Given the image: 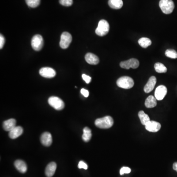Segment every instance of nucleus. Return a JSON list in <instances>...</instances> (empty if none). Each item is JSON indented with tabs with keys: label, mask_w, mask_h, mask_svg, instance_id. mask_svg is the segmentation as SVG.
Segmentation results:
<instances>
[{
	"label": "nucleus",
	"mask_w": 177,
	"mask_h": 177,
	"mask_svg": "<svg viewBox=\"0 0 177 177\" xmlns=\"http://www.w3.org/2000/svg\"><path fill=\"white\" fill-rule=\"evenodd\" d=\"M145 128L150 132H156L161 128V124L158 122L154 121H150L145 124Z\"/></svg>",
	"instance_id": "1a4fd4ad"
},
{
	"label": "nucleus",
	"mask_w": 177,
	"mask_h": 177,
	"mask_svg": "<svg viewBox=\"0 0 177 177\" xmlns=\"http://www.w3.org/2000/svg\"><path fill=\"white\" fill-rule=\"evenodd\" d=\"M31 45L35 51L40 50L43 45V39L42 36L39 35L34 36L32 39Z\"/></svg>",
	"instance_id": "423d86ee"
},
{
	"label": "nucleus",
	"mask_w": 177,
	"mask_h": 177,
	"mask_svg": "<svg viewBox=\"0 0 177 177\" xmlns=\"http://www.w3.org/2000/svg\"><path fill=\"white\" fill-rule=\"evenodd\" d=\"M131 172V168L128 167H123L121 169L120 173L121 175H123L124 174H128Z\"/></svg>",
	"instance_id": "cd10ccee"
},
{
	"label": "nucleus",
	"mask_w": 177,
	"mask_h": 177,
	"mask_svg": "<svg viewBox=\"0 0 177 177\" xmlns=\"http://www.w3.org/2000/svg\"><path fill=\"white\" fill-rule=\"evenodd\" d=\"M94 124L99 128L108 129L112 127L114 124V121L111 117L107 116L103 118L97 119L95 121Z\"/></svg>",
	"instance_id": "f257e3e1"
},
{
	"label": "nucleus",
	"mask_w": 177,
	"mask_h": 177,
	"mask_svg": "<svg viewBox=\"0 0 177 177\" xmlns=\"http://www.w3.org/2000/svg\"><path fill=\"white\" fill-rule=\"evenodd\" d=\"M57 168V164L54 162H52L47 166L45 169V175L47 177H52L54 175Z\"/></svg>",
	"instance_id": "4468645a"
},
{
	"label": "nucleus",
	"mask_w": 177,
	"mask_h": 177,
	"mask_svg": "<svg viewBox=\"0 0 177 177\" xmlns=\"http://www.w3.org/2000/svg\"><path fill=\"white\" fill-rule=\"evenodd\" d=\"M78 167V168H79V169L83 168L85 170H87L88 169V165H87V164L85 162H84L83 161H80L79 162Z\"/></svg>",
	"instance_id": "c85d7f7f"
},
{
	"label": "nucleus",
	"mask_w": 177,
	"mask_h": 177,
	"mask_svg": "<svg viewBox=\"0 0 177 177\" xmlns=\"http://www.w3.org/2000/svg\"><path fill=\"white\" fill-rule=\"evenodd\" d=\"M14 166L17 170L19 171L21 173H25L27 172V166L26 163L23 160H16L14 162Z\"/></svg>",
	"instance_id": "a211bd4d"
},
{
	"label": "nucleus",
	"mask_w": 177,
	"mask_h": 177,
	"mask_svg": "<svg viewBox=\"0 0 177 177\" xmlns=\"http://www.w3.org/2000/svg\"><path fill=\"white\" fill-rule=\"evenodd\" d=\"M159 5L162 12L166 14L172 13L175 7L174 4L172 0H160Z\"/></svg>",
	"instance_id": "f03ea898"
},
{
	"label": "nucleus",
	"mask_w": 177,
	"mask_h": 177,
	"mask_svg": "<svg viewBox=\"0 0 177 177\" xmlns=\"http://www.w3.org/2000/svg\"><path fill=\"white\" fill-rule=\"evenodd\" d=\"M39 74L43 77L51 78L56 75V72L51 67H43L39 70Z\"/></svg>",
	"instance_id": "9d476101"
},
{
	"label": "nucleus",
	"mask_w": 177,
	"mask_h": 177,
	"mask_svg": "<svg viewBox=\"0 0 177 177\" xmlns=\"http://www.w3.org/2000/svg\"><path fill=\"white\" fill-rule=\"evenodd\" d=\"M48 101L49 104L56 110H62L65 107V104L61 98L56 97H49Z\"/></svg>",
	"instance_id": "39448f33"
},
{
	"label": "nucleus",
	"mask_w": 177,
	"mask_h": 177,
	"mask_svg": "<svg viewBox=\"0 0 177 177\" xmlns=\"http://www.w3.org/2000/svg\"><path fill=\"white\" fill-rule=\"evenodd\" d=\"M138 43L143 48H147L151 44V41L150 39L147 38H142L138 40Z\"/></svg>",
	"instance_id": "5701e85b"
},
{
	"label": "nucleus",
	"mask_w": 177,
	"mask_h": 177,
	"mask_svg": "<svg viewBox=\"0 0 177 177\" xmlns=\"http://www.w3.org/2000/svg\"><path fill=\"white\" fill-rule=\"evenodd\" d=\"M173 168L174 170L176 171L177 172V162H175L173 165Z\"/></svg>",
	"instance_id": "473e14b6"
},
{
	"label": "nucleus",
	"mask_w": 177,
	"mask_h": 177,
	"mask_svg": "<svg viewBox=\"0 0 177 177\" xmlns=\"http://www.w3.org/2000/svg\"><path fill=\"white\" fill-rule=\"evenodd\" d=\"M108 5L113 9H120L123 7V2L122 0H109Z\"/></svg>",
	"instance_id": "6ab92c4d"
},
{
	"label": "nucleus",
	"mask_w": 177,
	"mask_h": 177,
	"mask_svg": "<svg viewBox=\"0 0 177 177\" xmlns=\"http://www.w3.org/2000/svg\"><path fill=\"white\" fill-rule=\"evenodd\" d=\"M5 43V39L3 35H1L0 36V48L1 49L3 48Z\"/></svg>",
	"instance_id": "7c9ffc66"
},
{
	"label": "nucleus",
	"mask_w": 177,
	"mask_h": 177,
	"mask_svg": "<svg viewBox=\"0 0 177 177\" xmlns=\"http://www.w3.org/2000/svg\"><path fill=\"white\" fill-rule=\"evenodd\" d=\"M16 120L14 119H9L3 123V128L7 131H10L13 129L16 126Z\"/></svg>",
	"instance_id": "f3484780"
},
{
	"label": "nucleus",
	"mask_w": 177,
	"mask_h": 177,
	"mask_svg": "<svg viewBox=\"0 0 177 177\" xmlns=\"http://www.w3.org/2000/svg\"><path fill=\"white\" fill-rule=\"evenodd\" d=\"M85 58L86 62L90 65H97L100 62L99 58L97 56L94 54L93 53H87V54L86 55Z\"/></svg>",
	"instance_id": "dca6fc26"
},
{
	"label": "nucleus",
	"mask_w": 177,
	"mask_h": 177,
	"mask_svg": "<svg viewBox=\"0 0 177 177\" xmlns=\"http://www.w3.org/2000/svg\"><path fill=\"white\" fill-rule=\"evenodd\" d=\"M156 83V78L155 77H151L150 78L144 88V90L146 93H149L154 89Z\"/></svg>",
	"instance_id": "ddd939ff"
},
{
	"label": "nucleus",
	"mask_w": 177,
	"mask_h": 177,
	"mask_svg": "<svg viewBox=\"0 0 177 177\" xmlns=\"http://www.w3.org/2000/svg\"><path fill=\"white\" fill-rule=\"evenodd\" d=\"M82 77L83 80L86 82V83H87V84H89V83H90V82L91 81V80H92V78L88 76V75H86L85 74H83L82 75Z\"/></svg>",
	"instance_id": "c756f323"
},
{
	"label": "nucleus",
	"mask_w": 177,
	"mask_h": 177,
	"mask_svg": "<svg viewBox=\"0 0 177 177\" xmlns=\"http://www.w3.org/2000/svg\"><path fill=\"white\" fill-rule=\"evenodd\" d=\"M72 36L68 32H63L61 36V40L60 42V45L63 49H66L70 46L72 41Z\"/></svg>",
	"instance_id": "0eeeda50"
},
{
	"label": "nucleus",
	"mask_w": 177,
	"mask_h": 177,
	"mask_svg": "<svg viewBox=\"0 0 177 177\" xmlns=\"http://www.w3.org/2000/svg\"><path fill=\"white\" fill-rule=\"evenodd\" d=\"M121 67L123 69L128 70L130 68L132 69H137L139 66V62L136 59L132 58L127 60V61H123L120 63Z\"/></svg>",
	"instance_id": "6e6552de"
},
{
	"label": "nucleus",
	"mask_w": 177,
	"mask_h": 177,
	"mask_svg": "<svg viewBox=\"0 0 177 177\" xmlns=\"http://www.w3.org/2000/svg\"><path fill=\"white\" fill-rule=\"evenodd\" d=\"M92 131L88 127H85L83 129V134L82 135V139L86 142H88L92 138Z\"/></svg>",
	"instance_id": "412c9836"
},
{
	"label": "nucleus",
	"mask_w": 177,
	"mask_h": 177,
	"mask_svg": "<svg viewBox=\"0 0 177 177\" xmlns=\"http://www.w3.org/2000/svg\"><path fill=\"white\" fill-rule=\"evenodd\" d=\"M80 92L84 97H87L89 96V92L87 90L85 89H82Z\"/></svg>",
	"instance_id": "2f4dec72"
},
{
	"label": "nucleus",
	"mask_w": 177,
	"mask_h": 177,
	"mask_svg": "<svg viewBox=\"0 0 177 177\" xmlns=\"http://www.w3.org/2000/svg\"><path fill=\"white\" fill-rule=\"evenodd\" d=\"M40 141L43 145L46 147H49L52 143V135L49 132H44L41 135Z\"/></svg>",
	"instance_id": "f8f14e48"
},
{
	"label": "nucleus",
	"mask_w": 177,
	"mask_h": 177,
	"mask_svg": "<svg viewBox=\"0 0 177 177\" xmlns=\"http://www.w3.org/2000/svg\"><path fill=\"white\" fill-rule=\"evenodd\" d=\"M167 89L165 86L163 85L159 86L156 88L155 90V98L158 100H163L167 94Z\"/></svg>",
	"instance_id": "9b49d317"
},
{
	"label": "nucleus",
	"mask_w": 177,
	"mask_h": 177,
	"mask_svg": "<svg viewBox=\"0 0 177 177\" xmlns=\"http://www.w3.org/2000/svg\"><path fill=\"white\" fill-rule=\"evenodd\" d=\"M25 1L29 7L32 8L38 7L40 3V0H25Z\"/></svg>",
	"instance_id": "393cba45"
},
{
	"label": "nucleus",
	"mask_w": 177,
	"mask_h": 177,
	"mask_svg": "<svg viewBox=\"0 0 177 177\" xmlns=\"http://www.w3.org/2000/svg\"><path fill=\"white\" fill-rule=\"evenodd\" d=\"M154 67H155V71L159 73H165L167 71V69L165 66L160 63H155Z\"/></svg>",
	"instance_id": "b1692460"
},
{
	"label": "nucleus",
	"mask_w": 177,
	"mask_h": 177,
	"mask_svg": "<svg viewBox=\"0 0 177 177\" xmlns=\"http://www.w3.org/2000/svg\"><path fill=\"white\" fill-rule=\"evenodd\" d=\"M59 2L63 6L70 7L73 5V0H60Z\"/></svg>",
	"instance_id": "bb28decb"
},
{
	"label": "nucleus",
	"mask_w": 177,
	"mask_h": 177,
	"mask_svg": "<svg viewBox=\"0 0 177 177\" xmlns=\"http://www.w3.org/2000/svg\"><path fill=\"white\" fill-rule=\"evenodd\" d=\"M145 104L147 108H151L155 107L157 105L156 98L153 96H149L146 99Z\"/></svg>",
	"instance_id": "aec40b11"
},
{
	"label": "nucleus",
	"mask_w": 177,
	"mask_h": 177,
	"mask_svg": "<svg viewBox=\"0 0 177 177\" xmlns=\"http://www.w3.org/2000/svg\"><path fill=\"white\" fill-rule=\"evenodd\" d=\"M109 24L105 20H101L98 23V26L96 29V33L99 36H104L109 31Z\"/></svg>",
	"instance_id": "20e7f679"
},
{
	"label": "nucleus",
	"mask_w": 177,
	"mask_h": 177,
	"mask_svg": "<svg viewBox=\"0 0 177 177\" xmlns=\"http://www.w3.org/2000/svg\"><path fill=\"white\" fill-rule=\"evenodd\" d=\"M138 116L143 125H145L150 121L149 116L146 114L143 111H140L138 113Z\"/></svg>",
	"instance_id": "4be33fe9"
},
{
	"label": "nucleus",
	"mask_w": 177,
	"mask_h": 177,
	"mask_svg": "<svg viewBox=\"0 0 177 177\" xmlns=\"http://www.w3.org/2000/svg\"><path fill=\"white\" fill-rule=\"evenodd\" d=\"M23 132V129L22 127L16 126L13 129L10 131L9 132V136L11 139H16L19 137L22 134Z\"/></svg>",
	"instance_id": "2eb2a0df"
},
{
	"label": "nucleus",
	"mask_w": 177,
	"mask_h": 177,
	"mask_svg": "<svg viewBox=\"0 0 177 177\" xmlns=\"http://www.w3.org/2000/svg\"><path fill=\"white\" fill-rule=\"evenodd\" d=\"M165 55L171 59L177 58V52L173 49H168L165 51Z\"/></svg>",
	"instance_id": "a878e982"
},
{
	"label": "nucleus",
	"mask_w": 177,
	"mask_h": 177,
	"mask_svg": "<svg viewBox=\"0 0 177 177\" xmlns=\"http://www.w3.org/2000/svg\"><path fill=\"white\" fill-rule=\"evenodd\" d=\"M134 84V81L132 78L128 77H121L117 81L118 87L125 89H129L132 88Z\"/></svg>",
	"instance_id": "7ed1b4c3"
}]
</instances>
